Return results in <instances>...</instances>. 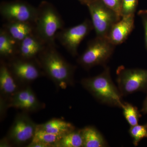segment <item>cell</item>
Listing matches in <instances>:
<instances>
[{
	"mask_svg": "<svg viewBox=\"0 0 147 147\" xmlns=\"http://www.w3.org/2000/svg\"><path fill=\"white\" fill-rule=\"evenodd\" d=\"M82 84L100 103L121 108L123 102V96L113 83L110 67L105 66L102 73L94 77L83 79Z\"/></svg>",
	"mask_w": 147,
	"mask_h": 147,
	"instance_id": "obj_1",
	"label": "cell"
},
{
	"mask_svg": "<svg viewBox=\"0 0 147 147\" xmlns=\"http://www.w3.org/2000/svg\"><path fill=\"white\" fill-rule=\"evenodd\" d=\"M48 45L40 52V60L44 70L59 86L65 88L73 84L74 67L65 60L53 48Z\"/></svg>",
	"mask_w": 147,
	"mask_h": 147,
	"instance_id": "obj_2",
	"label": "cell"
},
{
	"mask_svg": "<svg viewBox=\"0 0 147 147\" xmlns=\"http://www.w3.org/2000/svg\"><path fill=\"white\" fill-rule=\"evenodd\" d=\"M36 24L37 37L43 43L54 46L57 32L63 27V21L52 6L43 5L37 10Z\"/></svg>",
	"mask_w": 147,
	"mask_h": 147,
	"instance_id": "obj_3",
	"label": "cell"
},
{
	"mask_svg": "<svg viewBox=\"0 0 147 147\" xmlns=\"http://www.w3.org/2000/svg\"><path fill=\"white\" fill-rule=\"evenodd\" d=\"M93 28L97 37L108 38L113 25L121 16L105 5L101 0H86Z\"/></svg>",
	"mask_w": 147,
	"mask_h": 147,
	"instance_id": "obj_4",
	"label": "cell"
},
{
	"mask_svg": "<svg viewBox=\"0 0 147 147\" xmlns=\"http://www.w3.org/2000/svg\"><path fill=\"white\" fill-rule=\"evenodd\" d=\"M115 47L108 38L96 36L90 41L79 58V63L87 69L96 65L105 66L113 54Z\"/></svg>",
	"mask_w": 147,
	"mask_h": 147,
	"instance_id": "obj_5",
	"label": "cell"
},
{
	"mask_svg": "<svg viewBox=\"0 0 147 147\" xmlns=\"http://www.w3.org/2000/svg\"><path fill=\"white\" fill-rule=\"evenodd\" d=\"M118 88L123 96L137 92H147V69L120 66L116 71Z\"/></svg>",
	"mask_w": 147,
	"mask_h": 147,
	"instance_id": "obj_6",
	"label": "cell"
},
{
	"mask_svg": "<svg viewBox=\"0 0 147 147\" xmlns=\"http://www.w3.org/2000/svg\"><path fill=\"white\" fill-rule=\"evenodd\" d=\"M93 29L91 21L86 19L77 26L63 30L56 37L67 51L75 56L80 43Z\"/></svg>",
	"mask_w": 147,
	"mask_h": 147,
	"instance_id": "obj_7",
	"label": "cell"
},
{
	"mask_svg": "<svg viewBox=\"0 0 147 147\" xmlns=\"http://www.w3.org/2000/svg\"><path fill=\"white\" fill-rule=\"evenodd\" d=\"M37 125L26 115L20 114L16 117L8 134V138L14 144H25L32 139Z\"/></svg>",
	"mask_w": 147,
	"mask_h": 147,
	"instance_id": "obj_8",
	"label": "cell"
},
{
	"mask_svg": "<svg viewBox=\"0 0 147 147\" xmlns=\"http://www.w3.org/2000/svg\"><path fill=\"white\" fill-rule=\"evenodd\" d=\"M2 16L10 21L27 22H35L37 10L31 6L21 2L9 3L1 8Z\"/></svg>",
	"mask_w": 147,
	"mask_h": 147,
	"instance_id": "obj_9",
	"label": "cell"
},
{
	"mask_svg": "<svg viewBox=\"0 0 147 147\" xmlns=\"http://www.w3.org/2000/svg\"><path fill=\"white\" fill-rule=\"evenodd\" d=\"M135 14L121 17L111 28L108 37L112 44L119 45L124 42L134 28Z\"/></svg>",
	"mask_w": 147,
	"mask_h": 147,
	"instance_id": "obj_10",
	"label": "cell"
},
{
	"mask_svg": "<svg viewBox=\"0 0 147 147\" xmlns=\"http://www.w3.org/2000/svg\"><path fill=\"white\" fill-rule=\"evenodd\" d=\"M12 72L21 81L32 82L39 77L38 69L33 64L25 61H16L12 64Z\"/></svg>",
	"mask_w": 147,
	"mask_h": 147,
	"instance_id": "obj_11",
	"label": "cell"
},
{
	"mask_svg": "<svg viewBox=\"0 0 147 147\" xmlns=\"http://www.w3.org/2000/svg\"><path fill=\"white\" fill-rule=\"evenodd\" d=\"M84 147L108 146V143L101 133L94 127L86 126L81 129Z\"/></svg>",
	"mask_w": 147,
	"mask_h": 147,
	"instance_id": "obj_12",
	"label": "cell"
},
{
	"mask_svg": "<svg viewBox=\"0 0 147 147\" xmlns=\"http://www.w3.org/2000/svg\"><path fill=\"white\" fill-rule=\"evenodd\" d=\"M7 31L16 41L21 42L27 36L32 34V27L31 23L10 21L7 25Z\"/></svg>",
	"mask_w": 147,
	"mask_h": 147,
	"instance_id": "obj_13",
	"label": "cell"
},
{
	"mask_svg": "<svg viewBox=\"0 0 147 147\" xmlns=\"http://www.w3.org/2000/svg\"><path fill=\"white\" fill-rule=\"evenodd\" d=\"M37 128L49 133L61 135L75 129V127L71 123L58 119L51 120L45 123L37 125Z\"/></svg>",
	"mask_w": 147,
	"mask_h": 147,
	"instance_id": "obj_14",
	"label": "cell"
},
{
	"mask_svg": "<svg viewBox=\"0 0 147 147\" xmlns=\"http://www.w3.org/2000/svg\"><path fill=\"white\" fill-rule=\"evenodd\" d=\"M17 86L10 71L5 65L0 69V89L3 94L12 96L17 92Z\"/></svg>",
	"mask_w": 147,
	"mask_h": 147,
	"instance_id": "obj_15",
	"label": "cell"
},
{
	"mask_svg": "<svg viewBox=\"0 0 147 147\" xmlns=\"http://www.w3.org/2000/svg\"><path fill=\"white\" fill-rule=\"evenodd\" d=\"M83 146L84 141L81 129H75L63 135L55 146L58 147Z\"/></svg>",
	"mask_w": 147,
	"mask_h": 147,
	"instance_id": "obj_16",
	"label": "cell"
},
{
	"mask_svg": "<svg viewBox=\"0 0 147 147\" xmlns=\"http://www.w3.org/2000/svg\"><path fill=\"white\" fill-rule=\"evenodd\" d=\"M16 41L12 38L6 30L0 32V54L4 57L11 55L15 50Z\"/></svg>",
	"mask_w": 147,
	"mask_h": 147,
	"instance_id": "obj_17",
	"label": "cell"
},
{
	"mask_svg": "<svg viewBox=\"0 0 147 147\" xmlns=\"http://www.w3.org/2000/svg\"><path fill=\"white\" fill-rule=\"evenodd\" d=\"M63 136L49 133L37 127L36 131L32 141L42 143L47 147H55V145Z\"/></svg>",
	"mask_w": 147,
	"mask_h": 147,
	"instance_id": "obj_18",
	"label": "cell"
},
{
	"mask_svg": "<svg viewBox=\"0 0 147 147\" xmlns=\"http://www.w3.org/2000/svg\"><path fill=\"white\" fill-rule=\"evenodd\" d=\"M125 118L130 126L138 124L142 115L136 106L127 102H123L121 108Z\"/></svg>",
	"mask_w": 147,
	"mask_h": 147,
	"instance_id": "obj_19",
	"label": "cell"
},
{
	"mask_svg": "<svg viewBox=\"0 0 147 147\" xmlns=\"http://www.w3.org/2000/svg\"><path fill=\"white\" fill-rule=\"evenodd\" d=\"M128 132L133 140V145L137 146L141 140L147 138V123L144 125L130 126Z\"/></svg>",
	"mask_w": 147,
	"mask_h": 147,
	"instance_id": "obj_20",
	"label": "cell"
},
{
	"mask_svg": "<svg viewBox=\"0 0 147 147\" xmlns=\"http://www.w3.org/2000/svg\"><path fill=\"white\" fill-rule=\"evenodd\" d=\"M32 92L30 89L29 88L17 92L12 96L11 105L18 108L19 105L28 99Z\"/></svg>",
	"mask_w": 147,
	"mask_h": 147,
	"instance_id": "obj_21",
	"label": "cell"
},
{
	"mask_svg": "<svg viewBox=\"0 0 147 147\" xmlns=\"http://www.w3.org/2000/svg\"><path fill=\"white\" fill-rule=\"evenodd\" d=\"M138 4V0H122L121 7V17L135 14Z\"/></svg>",
	"mask_w": 147,
	"mask_h": 147,
	"instance_id": "obj_22",
	"label": "cell"
},
{
	"mask_svg": "<svg viewBox=\"0 0 147 147\" xmlns=\"http://www.w3.org/2000/svg\"><path fill=\"white\" fill-rule=\"evenodd\" d=\"M43 49V47H28L21 45H20L19 47L21 55L27 59L34 57L38 53H40Z\"/></svg>",
	"mask_w": 147,
	"mask_h": 147,
	"instance_id": "obj_23",
	"label": "cell"
},
{
	"mask_svg": "<svg viewBox=\"0 0 147 147\" xmlns=\"http://www.w3.org/2000/svg\"><path fill=\"white\" fill-rule=\"evenodd\" d=\"M38 100L34 94L32 92L28 99L19 105L18 108L27 110H34L38 107Z\"/></svg>",
	"mask_w": 147,
	"mask_h": 147,
	"instance_id": "obj_24",
	"label": "cell"
},
{
	"mask_svg": "<svg viewBox=\"0 0 147 147\" xmlns=\"http://www.w3.org/2000/svg\"><path fill=\"white\" fill-rule=\"evenodd\" d=\"M109 8L115 11L121 16V7L122 0H101Z\"/></svg>",
	"mask_w": 147,
	"mask_h": 147,
	"instance_id": "obj_25",
	"label": "cell"
},
{
	"mask_svg": "<svg viewBox=\"0 0 147 147\" xmlns=\"http://www.w3.org/2000/svg\"><path fill=\"white\" fill-rule=\"evenodd\" d=\"M138 14L142 19L144 30L145 45L147 50V10H140Z\"/></svg>",
	"mask_w": 147,
	"mask_h": 147,
	"instance_id": "obj_26",
	"label": "cell"
},
{
	"mask_svg": "<svg viewBox=\"0 0 147 147\" xmlns=\"http://www.w3.org/2000/svg\"><path fill=\"white\" fill-rule=\"evenodd\" d=\"M141 112L144 114H147V94L146 97L145 98L144 103H143Z\"/></svg>",
	"mask_w": 147,
	"mask_h": 147,
	"instance_id": "obj_27",
	"label": "cell"
},
{
	"mask_svg": "<svg viewBox=\"0 0 147 147\" xmlns=\"http://www.w3.org/2000/svg\"><path fill=\"white\" fill-rule=\"evenodd\" d=\"M80 1H83V0H80Z\"/></svg>",
	"mask_w": 147,
	"mask_h": 147,
	"instance_id": "obj_28",
	"label": "cell"
}]
</instances>
